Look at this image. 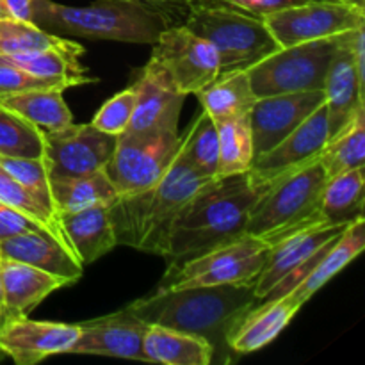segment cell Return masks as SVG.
<instances>
[{
	"label": "cell",
	"mask_w": 365,
	"mask_h": 365,
	"mask_svg": "<svg viewBox=\"0 0 365 365\" xmlns=\"http://www.w3.org/2000/svg\"><path fill=\"white\" fill-rule=\"evenodd\" d=\"M138 2L146 4V6L163 13L171 25H180L184 24L189 9L196 0H138Z\"/></svg>",
	"instance_id": "cell-42"
},
{
	"label": "cell",
	"mask_w": 365,
	"mask_h": 365,
	"mask_svg": "<svg viewBox=\"0 0 365 365\" xmlns=\"http://www.w3.org/2000/svg\"><path fill=\"white\" fill-rule=\"evenodd\" d=\"M348 225H307L269 246L266 262L253 282L259 299H273L289 294L312 271L319 257Z\"/></svg>",
	"instance_id": "cell-9"
},
{
	"label": "cell",
	"mask_w": 365,
	"mask_h": 365,
	"mask_svg": "<svg viewBox=\"0 0 365 365\" xmlns=\"http://www.w3.org/2000/svg\"><path fill=\"white\" fill-rule=\"evenodd\" d=\"M220 141V163L217 177L248 173L255 159L253 134L248 114L216 121Z\"/></svg>",
	"instance_id": "cell-31"
},
{
	"label": "cell",
	"mask_w": 365,
	"mask_h": 365,
	"mask_svg": "<svg viewBox=\"0 0 365 365\" xmlns=\"http://www.w3.org/2000/svg\"><path fill=\"white\" fill-rule=\"evenodd\" d=\"M355 31L346 32L341 46L328 68L324 81V107L328 116V135L335 138L342 128L348 127L359 107L364 102V84L356 75L351 53V41Z\"/></svg>",
	"instance_id": "cell-21"
},
{
	"label": "cell",
	"mask_w": 365,
	"mask_h": 365,
	"mask_svg": "<svg viewBox=\"0 0 365 365\" xmlns=\"http://www.w3.org/2000/svg\"><path fill=\"white\" fill-rule=\"evenodd\" d=\"M327 180L319 157L274 178L253 202L246 234L271 246L294 230L323 221L319 207Z\"/></svg>",
	"instance_id": "cell-5"
},
{
	"label": "cell",
	"mask_w": 365,
	"mask_h": 365,
	"mask_svg": "<svg viewBox=\"0 0 365 365\" xmlns=\"http://www.w3.org/2000/svg\"><path fill=\"white\" fill-rule=\"evenodd\" d=\"M11 18L14 20L32 21V7L36 0H4Z\"/></svg>",
	"instance_id": "cell-43"
},
{
	"label": "cell",
	"mask_w": 365,
	"mask_h": 365,
	"mask_svg": "<svg viewBox=\"0 0 365 365\" xmlns=\"http://www.w3.org/2000/svg\"><path fill=\"white\" fill-rule=\"evenodd\" d=\"M4 18H11V14H9V11H7L6 2H4V0H0V20H4Z\"/></svg>",
	"instance_id": "cell-46"
},
{
	"label": "cell",
	"mask_w": 365,
	"mask_h": 365,
	"mask_svg": "<svg viewBox=\"0 0 365 365\" xmlns=\"http://www.w3.org/2000/svg\"><path fill=\"white\" fill-rule=\"evenodd\" d=\"M78 335V324L16 317L0 328V355L18 365H34L48 356L70 353Z\"/></svg>",
	"instance_id": "cell-16"
},
{
	"label": "cell",
	"mask_w": 365,
	"mask_h": 365,
	"mask_svg": "<svg viewBox=\"0 0 365 365\" xmlns=\"http://www.w3.org/2000/svg\"><path fill=\"white\" fill-rule=\"evenodd\" d=\"M312 2H349V4H356V6L365 7V0H312Z\"/></svg>",
	"instance_id": "cell-45"
},
{
	"label": "cell",
	"mask_w": 365,
	"mask_h": 365,
	"mask_svg": "<svg viewBox=\"0 0 365 365\" xmlns=\"http://www.w3.org/2000/svg\"><path fill=\"white\" fill-rule=\"evenodd\" d=\"M63 36L52 34L32 21L4 18L0 20V56H24L39 52L61 41Z\"/></svg>",
	"instance_id": "cell-36"
},
{
	"label": "cell",
	"mask_w": 365,
	"mask_h": 365,
	"mask_svg": "<svg viewBox=\"0 0 365 365\" xmlns=\"http://www.w3.org/2000/svg\"><path fill=\"white\" fill-rule=\"evenodd\" d=\"M152 57L166 68L178 91L185 96L202 91L220 73L216 48L184 24L170 25L160 32L153 43Z\"/></svg>",
	"instance_id": "cell-12"
},
{
	"label": "cell",
	"mask_w": 365,
	"mask_h": 365,
	"mask_svg": "<svg viewBox=\"0 0 365 365\" xmlns=\"http://www.w3.org/2000/svg\"><path fill=\"white\" fill-rule=\"evenodd\" d=\"M328 139V116L323 103L278 145L255 155L248 171L250 180L260 191L274 178L317 159Z\"/></svg>",
	"instance_id": "cell-14"
},
{
	"label": "cell",
	"mask_w": 365,
	"mask_h": 365,
	"mask_svg": "<svg viewBox=\"0 0 365 365\" xmlns=\"http://www.w3.org/2000/svg\"><path fill=\"white\" fill-rule=\"evenodd\" d=\"M0 278H2L4 299L9 321L25 317L57 289L68 285L63 278L46 271L0 257Z\"/></svg>",
	"instance_id": "cell-23"
},
{
	"label": "cell",
	"mask_w": 365,
	"mask_h": 365,
	"mask_svg": "<svg viewBox=\"0 0 365 365\" xmlns=\"http://www.w3.org/2000/svg\"><path fill=\"white\" fill-rule=\"evenodd\" d=\"M4 170L16 178L32 195L38 196L46 207L53 209L52 192H50L48 171L41 157H0Z\"/></svg>",
	"instance_id": "cell-37"
},
{
	"label": "cell",
	"mask_w": 365,
	"mask_h": 365,
	"mask_svg": "<svg viewBox=\"0 0 365 365\" xmlns=\"http://www.w3.org/2000/svg\"><path fill=\"white\" fill-rule=\"evenodd\" d=\"M260 302L252 284H228L214 287L152 291L127 305L146 324L202 335L214 346V356L227 360V334L245 310Z\"/></svg>",
	"instance_id": "cell-2"
},
{
	"label": "cell",
	"mask_w": 365,
	"mask_h": 365,
	"mask_svg": "<svg viewBox=\"0 0 365 365\" xmlns=\"http://www.w3.org/2000/svg\"><path fill=\"white\" fill-rule=\"evenodd\" d=\"M59 221L82 266L93 264L118 246L109 205L59 214Z\"/></svg>",
	"instance_id": "cell-24"
},
{
	"label": "cell",
	"mask_w": 365,
	"mask_h": 365,
	"mask_svg": "<svg viewBox=\"0 0 365 365\" xmlns=\"http://www.w3.org/2000/svg\"><path fill=\"white\" fill-rule=\"evenodd\" d=\"M48 180L88 175L103 170L110 160L116 135L98 130L93 123H70L59 130L43 132Z\"/></svg>",
	"instance_id": "cell-13"
},
{
	"label": "cell",
	"mask_w": 365,
	"mask_h": 365,
	"mask_svg": "<svg viewBox=\"0 0 365 365\" xmlns=\"http://www.w3.org/2000/svg\"><path fill=\"white\" fill-rule=\"evenodd\" d=\"M0 203L20 210L25 216L31 217V220L38 221L45 230L52 232L56 237H59L61 241L70 245L63 227H61L59 216H57L56 210L46 207L38 196L32 195V192L29 191L27 187H24L16 178L11 177V175L4 170L2 164H0Z\"/></svg>",
	"instance_id": "cell-34"
},
{
	"label": "cell",
	"mask_w": 365,
	"mask_h": 365,
	"mask_svg": "<svg viewBox=\"0 0 365 365\" xmlns=\"http://www.w3.org/2000/svg\"><path fill=\"white\" fill-rule=\"evenodd\" d=\"M364 168L328 178L319 207L324 223L349 225L364 217Z\"/></svg>",
	"instance_id": "cell-30"
},
{
	"label": "cell",
	"mask_w": 365,
	"mask_h": 365,
	"mask_svg": "<svg viewBox=\"0 0 365 365\" xmlns=\"http://www.w3.org/2000/svg\"><path fill=\"white\" fill-rule=\"evenodd\" d=\"M135 86H138V102L125 132L145 134V132L178 130L185 95L178 91L173 78L155 57H150L135 81Z\"/></svg>",
	"instance_id": "cell-15"
},
{
	"label": "cell",
	"mask_w": 365,
	"mask_h": 365,
	"mask_svg": "<svg viewBox=\"0 0 365 365\" xmlns=\"http://www.w3.org/2000/svg\"><path fill=\"white\" fill-rule=\"evenodd\" d=\"M184 25L216 48L220 73L250 70L280 48L264 18L220 0H196Z\"/></svg>",
	"instance_id": "cell-6"
},
{
	"label": "cell",
	"mask_w": 365,
	"mask_h": 365,
	"mask_svg": "<svg viewBox=\"0 0 365 365\" xmlns=\"http://www.w3.org/2000/svg\"><path fill=\"white\" fill-rule=\"evenodd\" d=\"M196 96L203 110L214 121L246 116L257 102L248 71L217 73V77L209 86L196 93Z\"/></svg>",
	"instance_id": "cell-28"
},
{
	"label": "cell",
	"mask_w": 365,
	"mask_h": 365,
	"mask_svg": "<svg viewBox=\"0 0 365 365\" xmlns=\"http://www.w3.org/2000/svg\"><path fill=\"white\" fill-rule=\"evenodd\" d=\"M0 106L16 113L41 132L59 130L73 123V116L64 102L63 91L57 88L16 93V95L0 98Z\"/></svg>",
	"instance_id": "cell-29"
},
{
	"label": "cell",
	"mask_w": 365,
	"mask_h": 365,
	"mask_svg": "<svg viewBox=\"0 0 365 365\" xmlns=\"http://www.w3.org/2000/svg\"><path fill=\"white\" fill-rule=\"evenodd\" d=\"M365 248V217L353 221L344 228L339 237L328 245L323 255L319 257L316 266L309 274L299 282L298 287L291 291V294L305 305L321 287L328 284L335 274L341 273L346 266L353 262Z\"/></svg>",
	"instance_id": "cell-26"
},
{
	"label": "cell",
	"mask_w": 365,
	"mask_h": 365,
	"mask_svg": "<svg viewBox=\"0 0 365 365\" xmlns=\"http://www.w3.org/2000/svg\"><path fill=\"white\" fill-rule=\"evenodd\" d=\"M81 335L70 353L146 362L143 339L148 324L125 307L120 312L78 323Z\"/></svg>",
	"instance_id": "cell-18"
},
{
	"label": "cell",
	"mask_w": 365,
	"mask_h": 365,
	"mask_svg": "<svg viewBox=\"0 0 365 365\" xmlns=\"http://www.w3.org/2000/svg\"><path fill=\"white\" fill-rule=\"evenodd\" d=\"M9 321V314L6 309V299H4V287H2V278H0V328Z\"/></svg>",
	"instance_id": "cell-44"
},
{
	"label": "cell",
	"mask_w": 365,
	"mask_h": 365,
	"mask_svg": "<svg viewBox=\"0 0 365 365\" xmlns=\"http://www.w3.org/2000/svg\"><path fill=\"white\" fill-rule=\"evenodd\" d=\"M45 88H57V86L48 81H43V78L36 77V75L29 73V71L21 70L20 66L11 63L7 57L0 56V98L16 95V93L31 91V89ZM61 91H63V89H61Z\"/></svg>",
	"instance_id": "cell-39"
},
{
	"label": "cell",
	"mask_w": 365,
	"mask_h": 365,
	"mask_svg": "<svg viewBox=\"0 0 365 365\" xmlns=\"http://www.w3.org/2000/svg\"><path fill=\"white\" fill-rule=\"evenodd\" d=\"M302 307L303 303L291 292L280 298L260 299L232 323L227 334L228 349L237 355L259 351L287 328Z\"/></svg>",
	"instance_id": "cell-19"
},
{
	"label": "cell",
	"mask_w": 365,
	"mask_h": 365,
	"mask_svg": "<svg viewBox=\"0 0 365 365\" xmlns=\"http://www.w3.org/2000/svg\"><path fill=\"white\" fill-rule=\"evenodd\" d=\"M323 103V91L285 93L257 98L248 114L255 155L278 145Z\"/></svg>",
	"instance_id": "cell-17"
},
{
	"label": "cell",
	"mask_w": 365,
	"mask_h": 365,
	"mask_svg": "<svg viewBox=\"0 0 365 365\" xmlns=\"http://www.w3.org/2000/svg\"><path fill=\"white\" fill-rule=\"evenodd\" d=\"M259 196L248 173L214 177L187 200L170 232L168 264L184 262L246 235L250 209Z\"/></svg>",
	"instance_id": "cell-1"
},
{
	"label": "cell",
	"mask_w": 365,
	"mask_h": 365,
	"mask_svg": "<svg viewBox=\"0 0 365 365\" xmlns=\"http://www.w3.org/2000/svg\"><path fill=\"white\" fill-rule=\"evenodd\" d=\"M319 160L328 178L344 171L364 168L365 164V106L359 107L348 127L328 139Z\"/></svg>",
	"instance_id": "cell-32"
},
{
	"label": "cell",
	"mask_w": 365,
	"mask_h": 365,
	"mask_svg": "<svg viewBox=\"0 0 365 365\" xmlns=\"http://www.w3.org/2000/svg\"><path fill=\"white\" fill-rule=\"evenodd\" d=\"M146 362L164 365H209L216 359L214 346L202 335L148 324L143 339Z\"/></svg>",
	"instance_id": "cell-25"
},
{
	"label": "cell",
	"mask_w": 365,
	"mask_h": 365,
	"mask_svg": "<svg viewBox=\"0 0 365 365\" xmlns=\"http://www.w3.org/2000/svg\"><path fill=\"white\" fill-rule=\"evenodd\" d=\"M267 252V242L246 234L184 262L170 264L153 291L252 284L266 262Z\"/></svg>",
	"instance_id": "cell-8"
},
{
	"label": "cell",
	"mask_w": 365,
	"mask_h": 365,
	"mask_svg": "<svg viewBox=\"0 0 365 365\" xmlns=\"http://www.w3.org/2000/svg\"><path fill=\"white\" fill-rule=\"evenodd\" d=\"M135 102H138V86L135 82L128 86L123 91L116 93L110 100H107L98 113L95 114L91 123L95 125L98 130L106 132L110 135L123 134L128 128V123L134 114Z\"/></svg>",
	"instance_id": "cell-38"
},
{
	"label": "cell",
	"mask_w": 365,
	"mask_h": 365,
	"mask_svg": "<svg viewBox=\"0 0 365 365\" xmlns=\"http://www.w3.org/2000/svg\"><path fill=\"white\" fill-rule=\"evenodd\" d=\"M34 230H45V228H43L38 221L25 216L20 210L0 203V241H6V239L14 237V235ZM50 234H52V232H50Z\"/></svg>",
	"instance_id": "cell-40"
},
{
	"label": "cell",
	"mask_w": 365,
	"mask_h": 365,
	"mask_svg": "<svg viewBox=\"0 0 365 365\" xmlns=\"http://www.w3.org/2000/svg\"><path fill=\"white\" fill-rule=\"evenodd\" d=\"M220 2L228 4V6L253 14V16L257 18H264L267 16V14L274 13V11L305 4L307 0H220Z\"/></svg>",
	"instance_id": "cell-41"
},
{
	"label": "cell",
	"mask_w": 365,
	"mask_h": 365,
	"mask_svg": "<svg viewBox=\"0 0 365 365\" xmlns=\"http://www.w3.org/2000/svg\"><path fill=\"white\" fill-rule=\"evenodd\" d=\"M53 209L57 216L89 209L96 205L113 207L118 202V192L106 170L93 171L77 177H64L50 180Z\"/></svg>",
	"instance_id": "cell-27"
},
{
	"label": "cell",
	"mask_w": 365,
	"mask_h": 365,
	"mask_svg": "<svg viewBox=\"0 0 365 365\" xmlns=\"http://www.w3.org/2000/svg\"><path fill=\"white\" fill-rule=\"evenodd\" d=\"M32 24L57 36L143 45H153L171 25L163 13L138 0H95L82 7L36 0Z\"/></svg>",
	"instance_id": "cell-4"
},
{
	"label": "cell",
	"mask_w": 365,
	"mask_h": 365,
	"mask_svg": "<svg viewBox=\"0 0 365 365\" xmlns=\"http://www.w3.org/2000/svg\"><path fill=\"white\" fill-rule=\"evenodd\" d=\"M280 46L331 38L365 27V7L349 2H312L285 7L264 16Z\"/></svg>",
	"instance_id": "cell-11"
},
{
	"label": "cell",
	"mask_w": 365,
	"mask_h": 365,
	"mask_svg": "<svg viewBox=\"0 0 365 365\" xmlns=\"http://www.w3.org/2000/svg\"><path fill=\"white\" fill-rule=\"evenodd\" d=\"M180 155L198 171L202 177H217L220 163V141H217L216 121L203 110L180 135Z\"/></svg>",
	"instance_id": "cell-33"
},
{
	"label": "cell",
	"mask_w": 365,
	"mask_h": 365,
	"mask_svg": "<svg viewBox=\"0 0 365 365\" xmlns=\"http://www.w3.org/2000/svg\"><path fill=\"white\" fill-rule=\"evenodd\" d=\"M43 132L7 107L0 106V157H41Z\"/></svg>",
	"instance_id": "cell-35"
},
{
	"label": "cell",
	"mask_w": 365,
	"mask_h": 365,
	"mask_svg": "<svg viewBox=\"0 0 365 365\" xmlns=\"http://www.w3.org/2000/svg\"><path fill=\"white\" fill-rule=\"evenodd\" d=\"M0 257L25 262L59 277L68 285L81 280L84 266L68 242L46 230L25 232L0 241Z\"/></svg>",
	"instance_id": "cell-20"
},
{
	"label": "cell",
	"mask_w": 365,
	"mask_h": 365,
	"mask_svg": "<svg viewBox=\"0 0 365 365\" xmlns=\"http://www.w3.org/2000/svg\"><path fill=\"white\" fill-rule=\"evenodd\" d=\"M205 180L178 152L155 187L118 198L110 207L118 245L166 257L173 221Z\"/></svg>",
	"instance_id": "cell-3"
},
{
	"label": "cell",
	"mask_w": 365,
	"mask_h": 365,
	"mask_svg": "<svg viewBox=\"0 0 365 365\" xmlns=\"http://www.w3.org/2000/svg\"><path fill=\"white\" fill-rule=\"evenodd\" d=\"M84 48L78 43L61 38L59 43L48 46L45 50L24 56H11L7 59L13 64L20 66L21 70L36 75V77L56 84L57 88L64 89L75 88L96 82V78L89 77L88 68L82 64Z\"/></svg>",
	"instance_id": "cell-22"
},
{
	"label": "cell",
	"mask_w": 365,
	"mask_h": 365,
	"mask_svg": "<svg viewBox=\"0 0 365 365\" xmlns=\"http://www.w3.org/2000/svg\"><path fill=\"white\" fill-rule=\"evenodd\" d=\"M180 148L178 130L123 132L116 135L114 152L103 168L118 198L134 196L155 187L170 170Z\"/></svg>",
	"instance_id": "cell-10"
},
{
	"label": "cell",
	"mask_w": 365,
	"mask_h": 365,
	"mask_svg": "<svg viewBox=\"0 0 365 365\" xmlns=\"http://www.w3.org/2000/svg\"><path fill=\"white\" fill-rule=\"evenodd\" d=\"M344 34L280 46L277 52L246 70L257 98L285 93L323 91L328 68Z\"/></svg>",
	"instance_id": "cell-7"
}]
</instances>
